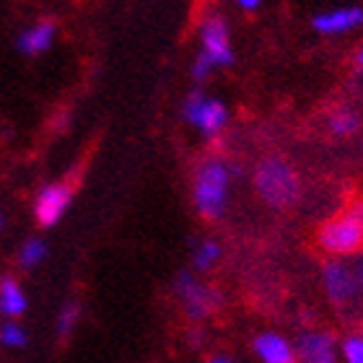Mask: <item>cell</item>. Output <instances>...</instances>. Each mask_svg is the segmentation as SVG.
<instances>
[{
  "label": "cell",
  "mask_w": 363,
  "mask_h": 363,
  "mask_svg": "<svg viewBox=\"0 0 363 363\" xmlns=\"http://www.w3.org/2000/svg\"><path fill=\"white\" fill-rule=\"evenodd\" d=\"M356 65H358V70H363V50H358V55H356Z\"/></svg>",
  "instance_id": "cell-23"
},
{
  "label": "cell",
  "mask_w": 363,
  "mask_h": 363,
  "mask_svg": "<svg viewBox=\"0 0 363 363\" xmlns=\"http://www.w3.org/2000/svg\"><path fill=\"white\" fill-rule=\"evenodd\" d=\"M47 257V242L39 239V236H31L21 244L18 250V267L21 270H37Z\"/></svg>",
  "instance_id": "cell-14"
},
{
  "label": "cell",
  "mask_w": 363,
  "mask_h": 363,
  "mask_svg": "<svg viewBox=\"0 0 363 363\" xmlns=\"http://www.w3.org/2000/svg\"><path fill=\"white\" fill-rule=\"evenodd\" d=\"M26 291L21 288V283L13 275H3L0 278V314L6 319H18L26 314Z\"/></svg>",
  "instance_id": "cell-13"
},
{
  "label": "cell",
  "mask_w": 363,
  "mask_h": 363,
  "mask_svg": "<svg viewBox=\"0 0 363 363\" xmlns=\"http://www.w3.org/2000/svg\"><path fill=\"white\" fill-rule=\"evenodd\" d=\"M213 65L208 60H205L203 55H197V60H195V65H192V78H195V81H205V78L211 76L213 73Z\"/></svg>",
  "instance_id": "cell-20"
},
{
  "label": "cell",
  "mask_w": 363,
  "mask_h": 363,
  "mask_svg": "<svg viewBox=\"0 0 363 363\" xmlns=\"http://www.w3.org/2000/svg\"><path fill=\"white\" fill-rule=\"evenodd\" d=\"M236 3H239V6H242L244 11H257L262 0H236Z\"/></svg>",
  "instance_id": "cell-21"
},
{
  "label": "cell",
  "mask_w": 363,
  "mask_h": 363,
  "mask_svg": "<svg viewBox=\"0 0 363 363\" xmlns=\"http://www.w3.org/2000/svg\"><path fill=\"white\" fill-rule=\"evenodd\" d=\"M319 250L330 257H353L363 252V197L327 218L317 231Z\"/></svg>",
  "instance_id": "cell-1"
},
{
  "label": "cell",
  "mask_w": 363,
  "mask_h": 363,
  "mask_svg": "<svg viewBox=\"0 0 363 363\" xmlns=\"http://www.w3.org/2000/svg\"><path fill=\"white\" fill-rule=\"evenodd\" d=\"M342 363H363V333H350L340 340Z\"/></svg>",
  "instance_id": "cell-18"
},
{
  "label": "cell",
  "mask_w": 363,
  "mask_h": 363,
  "mask_svg": "<svg viewBox=\"0 0 363 363\" xmlns=\"http://www.w3.org/2000/svg\"><path fill=\"white\" fill-rule=\"evenodd\" d=\"M322 288H325L327 298L335 306H345L361 294L356 270H353V265L342 262V259H327L322 265Z\"/></svg>",
  "instance_id": "cell-7"
},
{
  "label": "cell",
  "mask_w": 363,
  "mask_h": 363,
  "mask_svg": "<svg viewBox=\"0 0 363 363\" xmlns=\"http://www.w3.org/2000/svg\"><path fill=\"white\" fill-rule=\"evenodd\" d=\"M200 37H203V52L200 55L211 62L213 68H220V65H231V62H234L231 34H228V26L220 16H211V18L203 23Z\"/></svg>",
  "instance_id": "cell-9"
},
{
  "label": "cell",
  "mask_w": 363,
  "mask_h": 363,
  "mask_svg": "<svg viewBox=\"0 0 363 363\" xmlns=\"http://www.w3.org/2000/svg\"><path fill=\"white\" fill-rule=\"evenodd\" d=\"M174 294L182 301V309L192 322H203L220 306L218 291L200 278H195V272H179L174 278Z\"/></svg>",
  "instance_id": "cell-4"
},
{
  "label": "cell",
  "mask_w": 363,
  "mask_h": 363,
  "mask_svg": "<svg viewBox=\"0 0 363 363\" xmlns=\"http://www.w3.org/2000/svg\"><path fill=\"white\" fill-rule=\"evenodd\" d=\"M55 37H57V23L45 18V21H37L34 26L23 29L18 37H16V50L21 55H29V57H37V55L47 52L52 47Z\"/></svg>",
  "instance_id": "cell-12"
},
{
  "label": "cell",
  "mask_w": 363,
  "mask_h": 363,
  "mask_svg": "<svg viewBox=\"0 0 363 363\" xmlns=\"http://www.w3.org/2000/svg\"><path fill=\"white\" fill-rule=\"evenodd\" d=\"M208 363H234L231 358H226V356H216V358H211Z\"/></svg>",
  "instance_id": "cell-22"
},
{
  "label": "cell",
  "mask_w": 363,
  "mask_h": 363,
  "mask_svg": "<svg viewBox=\"0 0 363 363\" xmlns=\"http://www.w3.org/2000/svg\"><path fill=\"white\" fill-rule=\"evenodd\" d=\"M220 259V247L218 242H213V239H205L195 247L192 252V270L195 272H211L213 267L218 265Z\"/></svg>",
  "instance_id": "cell-15"
},
{
  "label": "cell",
  "mask_w": 363,
  "mask_h": 363,
  "mask_svg": "<svg viewBox=\"0 0 363 363\" xmlns=\"http://www.w3.org/2000/svg\"><path fill=\"white\" fill-rule=\"evenodd\" d=\"M361 23H363V8H358V6L335 8V11H325V13H317L311 18L314 31L325 34V37H337V34L353 31V29H358Z\"/></svg>",
  "instance_id": "cell-10"
},
{
  "label": "cell",
  "mask_w": 363,
  "mask_h": 363,
  "mask_svg": "<svg viewBox=\"0 0 363 363\" xmlns=\"http://www.w3.org/2000/svg\"><path fill=\"white\" fill-rule=\"evenodd\" d=\"M76 187L70 182H50L34 197V220L42 228H52L62 220L73 203Z\"/></svg>",
  "instance_id": "cell-6"
},
{
  "label": "cell",
  "mask_w": 363,
  "mask_h": 363,
  "mask_svg": "<svg viewBox=\"0 0 363 363\" xmlns=\"http://www.w3.org/2000/svg\"><path fill=\"white\" fill-rule=\"evenodd\" d=\"M252 348L259 363H296V345L280 333H259Z\"/></svg>",
  "instance_id": "cell-11"
},
{
  "label": "cell",
  "mask_w": 363,
  "mask_h": 363,
  "mask_svg": "<svg viewBox=\"0 0 363 363\" xmlns=\"http://www.w3.org/2000/svg\"><path fill=\"white\" fill-rule=\"evenodd\" d=\"M255 189L259 200L275 211L291 208L301 197V177L291 167V161L280 156H267L255 169Z\"/></svg>",
  "instance_id": "cell-2"
},
{
  "label": "cell",
  "mask_w": 363,
  "mask_h": 363,
  "mask_svg": "<svg viewBox=\"0 0 363 363\" xmlns=\"http://www.w3.org/2000/svg\"><path fill=\"white\" fill-rule=\"evenodd\" d=\"M78 319H81V303L78 301H65L62 309L57 311V337L68 340L70 335L76 333Z\"/></svg>",
  "instance_id": "cell-16"
},
{
  "label": "cell",
  "mask_w": 363,
  "mask_h": 363,
  "mask_svg": "<svg viewBox=\"0 0 363 363\" xmlns=\"http://www.w3.org/2000/svg\"><path fill=\"white\" fill-rule=\"evenodd\" d=\"M26 330H23L18 322L13 319H6L3 325H0V342L6 345V348H23L26 345Z\"/></svg>",
  "instance_id": "cell-19"
},
{
  "label": "cell",
  "mask_w": 363,
  "mask_h": 363,
  "mask_svg": "<svg viewBox=\"0 0 363 363\" xmlns=\"http://www.w3.org/2000/svg\"><path fill=\"white\" fill-rule=\"evenodd\" d=\"M231 177H234L231 167L220 159H208L197 167L195 182H192V200L205 220H218L226 213Z\"/></svg>",
  "instance_id": "cell-3"
},
{
  "label": "cell",
  "mask_w": 363,
  "mask_h": 363,
  "mask_svg": "<svg viewBox=\"0 0 363 363\" xmlns=\"http://www.w3.org/2000/svg\"><path fill=\"white\" fill-rule=\"evenodd\" d=\"M358 128H361V120H358V114L350 112V109H340V112H335L333 117H330V133L337 138L353 135Z\"/></svg>",
  "instance_id": "cell-17"
},
{
  "label": "cell",
  "mask_w": 363,
  "mask_h": 363,
  "mask_svg": "<svg viewBox=\"0 0 363 363\" xmlns=\"http://www.w3.org/2000/svg\"><path fill=\"white\" fill-rule=\"evenodd\" d=\"M296 363H340V342L327 330H306L296 342Z\"/></svg>",
  "instance_id": "cell-8"
},
{
  "label": "cell",
  "mask_w": 363,
  "mask_h": 363,
  "mask_svg": "<svg viewBox=\"0 0 363 363\" xmlns=\"http://www.w3.org/2000/svg\"><path fill=\"white\" fill-rule=\"evenodd\" d=\"M182 114L189 125H195L203 135H218L220 130L226 128L228 122V109L218 99L205 96L203 91H192L182 106Z\"/></svg>",
  "instance_id": "cell-5"
},
{
  "label": "cell",
  "mask_w": 363,
  "mask_h": 363,
  "mask_svg": "<svg viewBox=\"0 0 363 363\" xmlns=\"http://www.w3.org/2000/svg\"><path fill=\"white\" fill-rule=\"evenodd\" d=\"M0 228H3V213H0Z\"/></svg>",
  "instance_id": "cell-24"
}]
</instances>
